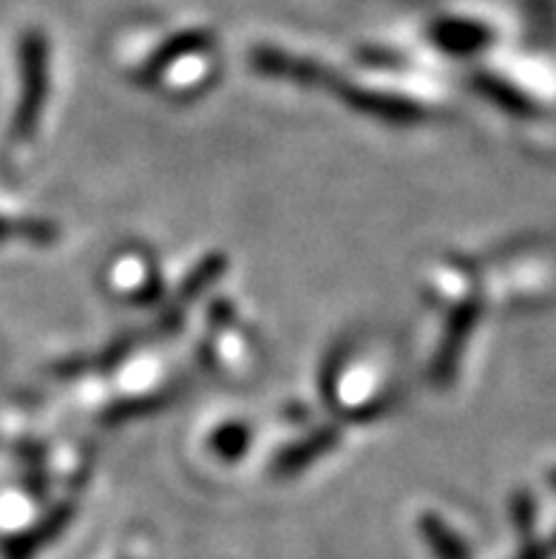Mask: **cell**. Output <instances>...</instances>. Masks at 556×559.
<instances>
[{"mask_svg": "<svg viewBox=\"0 0 556 559\" xmlns=\"http://www.w3.org/2000/svg\"><path fill=\"white\" fill-rule=\"evenodd\" d=\"M551 480H554V486H556V472H554V477H551Z\"/></svg>", "mask_w": 556, "mask_h": 559, "instance_id": "cell-1", "label": "cell"}]
</instances>
